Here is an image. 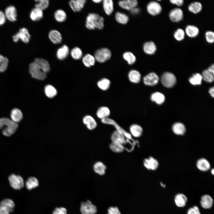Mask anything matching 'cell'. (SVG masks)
Segmentation results:
<instances>
[{"instance_id": "obj_59", "label": "cell", "mask_w": 214, "mask_h": 214, "mask_svg": "<svg viewBox=\"0 0 214 214\" xmlns=\"http://www.w3.org/2000/svg\"><path fill=\"white\" fill-rule=\"evenodd\" d=\"M214 87H213L210 88V89L209 90V93H210V95L213 97H214Z\"/></svg>"}, {"instance_id": "obj_16", "label": "cell", "mask_w": 214, "mask_h": 214, "mask_svg": "<svg viewBox=\"0 0 214 214\" xmlns=\"http://www.w3.org/2000/svg\"><path fill=\"white\" fill-rule=\"evenodd\" d=\"M101 122L102 123L104 124L114 125L116 128V130L120 131L122 133L124 134L126 137H127L129 139H131V135L125 131L113 119L108 117L101 119Z\"/></svg>"}, {"instance_id": "obj_10", "label": "cell", "mask_w": 214, "mask_h": 214, "mask_svg": "<svg viewBox=\"0 0 214 214\" xmlns=\"http://www.w3.org/2000/svg\"><path fill=\"white\" fill-rule=\"evenodd\" d=\"M159 81L158 75L155 73H150L144 76L143 78L144 84L147 86H153L157 84Z\"/></svg>"}, {"instance_id": "obj_57", "label": "cell", "mask_w": 214, "mask_h": 214, "mask_svg": "<svg viewBox=\"0 0 214 214\" xmlns=\"http://www.w3.org/2000/svg\"><path fill=\"white\" fill-rule=\"evenodd\" d=\"M143 163L144 166L147 169L150 170L148 158H145L143 160Z\"/></svg>"}, {"instance_id": "obj_39", "label": "cell", "mask_w": 214, "mask_h": 214, "mask_svg": "<svg viewBox=\"0 0 214 214\" xmlns=\"http://www.w3.org/2000/svg\"><path fill=\"white\" fill-rule=\"evenodd\" d=\"M202 9V4L199 2L196 1L191 3L188 6L189 10L194 14L199 12Z\"/></svg>"}, {"instance_id": "obj_51", "label": "cell", "mask_w": 214, "mask_h": 214, "mask_svg": "<svg viewBox=\"0 0 214 214\" xmlns=\"http://www.w3.org/2000/svg\"><path fill=\"white\" fill-rule=\"evenodd\" d=\"M205 38L209 43H213L214 41V33L212 31H207L205 34Z\"/></svg>"}, {"instance_id": "obj_48", "label": "cell", "mask_w": 214, "mask_h": 214, "mask_svg": "<svg viewBox=\"0 0 214 214\" xmlns=\"http://www.w3.org/2000/svg\"><path fill=\"white\" fill-rule=\"evenodd\" d=\"M8 64V59L0 55V73L5 71L7 69Z\"/></svg>"}, {"instance_id": "obj_14", "label": "cell", "mask_w": 214, "mask_h": 214, "mask_svg": "<svg viewBox=\"0 0 214 214\" xmlns=\"http://www.w3.org/2000/svg\"><path fill=\"white\" fill-rule=\"evenodd\" d=\"M4 14L6 18L11 21H15L17 20V12L15 7L10 6L6 9Z\"/></svg>"}, {"instance_id": "obj_49", "label": "cell", "mask_w": 214, "mask_h": 214, "mask_svg": "<svg viewBox=\"0 0 214 214\" xmlns=\"http://www.w3.org/2000/svg\"><path fill=\"white\" fill-rule=\"evenodd\" d=\"M174 36L176 40L178 41H181L184 39L185 33L182 29H178L174 32Z\"/></svg>"}, {"instance_id": "obj_44", "label": "cell", "mask_w": 214, "mask_h": 214, "mask_svg": "<svg viewBox=\"0 0 214 214\" xmlns=\"http://www.w3.org/2000/svg\"><path fill=\"white\" fill-rule=\"evenodd\" d=\"M72 57L75 60H79L82 57L83 53L81 49L78 47L73 48L70 51Z\"/></svg>"}, {"instance_id": "obj_52", "label": "cell", "mask_w": 214, "mask_h": 214, "mask_svg": "<svg viewBox=\"0 0 214 214\" xmlns=\"http://www.w3.org/2000/svg\"><path fill=\"white\" fill-rule=\"evenodd\" d=\"M67 210L64 207H56L53 211L52 214H67Z\"/></svg>"}, {"instance_id": "obj_8", "label": "cell", "mask_w": 214, "mask_h": 214, "mask_svg": "<svg viewBox=\"0 0 214 214\" xmlns=\"http://www.w3.org/2000/svg\"><path fill=\"white\" fill-rule=\"evenodd\" d=\"M30 35L28 29L24 27L20 29L18 32L12 37L13 40L15 42L21 40L23 42L28 43L30 38Z\"/></svg>"}, {"instance_id": "obj_20", "label": "cell", "mask_w": 214, "mask_h": 214, "mask_svg": "<svg viewBox=\"0 0 214 214\" xmlns=\"http://www.w3.org/2000/svg\"><path fill=\"white\" fill-rule=\"evenodd\" d=\"M213 202V199L210 195L205 194L201 197L200 204L201 206L203 208L205 209H208L212 207Z\"/></svg>"}, {"instance_id": "obj_35", "label": "cell", "mask_w": 214, "mask_h": 214, "mask_svg": "<svg viewBox=\"0 0 214 214\" xmlns=\"http://www.w3.org/2000/svg\"><path fill=\"white\" fill-rule=\"evenodd\" d=\"M111 81L108 78H103L99 80L97 82L98 87L101 90L106 91L110 88Z\"/></svg>"}, {"instance_id": "obj_1", "label": "cell", "mask_w": 214, "mask_h": 214, "mask_svg": "<svg viewBox=\"0 0 214 214\" xmlns=\"http://www.w3.org/2000/svg\"><path fill=\"white\" fill-rule=\"evenodd\" d=\"M50 70L48 62L43 58H37L29 65V72L32 76L37 80H43L46 77V73Z\"/></svg>"}, {"instance_id": "obj_38", "label": "cell", "mask_w": 214, "mask_h": 214, "mask_svg": "<svg viewBox=\"0 0 214 214\" xmlns=\"http://www.w3.org/2000/svg\"><path fill=\"white\" fill-rule=\"evenodd\" d=\"M103 8L106 14L110 15L114 10L113 2L111 0H104L103 2Z\"/></svg>"}, {"instance_id": "obj_17", "label": "cell", "mask_w": 214, "mask_h": 214, "mask_svg": "<svg viewBox=\"0 0 214 214\" xmlns=\"http://www.w3.org/2000/svg\"><path fill=\"white\" fill-rule=\"evenodd\" d=\"M86 1L85 0H72L69 3L73 11L79 12L84 8Z\"/></svg>"}, {"instance_id": "obj_15", "label": "cell", "mask_w": 214, "mask_h": 214, "mask_svg": "<svg viewBox=\"0 0 214 214\" xmlns=\"http://www.w3.org/2000/svg\"><path fill=\"white\" fill-rule=\"evenodd\" d=\"M214 65L213 64L207 69L204 70L202 75V79L208 82H212L214 81Z\"/></svg>"}, {"instance_id": "obj_61", "label": "cell", "mask_w": 214, "mask_h": 214, "mask_svg": "<svg viewBox=\"0 0 214 214\" xmlns=\"http://www.w3.org/2000/svg\"><path fill=\"white\" fill-rule=\"evenodd\" d=\"M160 185L162 186L164 188H165L166 186L164 184H163L162 182L160 183Z\"/></svg>"}, {"instance_id": "obj_42", "label": "cell", "mask_w": 214, "mask_h": 214, "mask_svg": "<svg viewBox=\"0 0 214 214\" xmlns=\"http://www.w3.org/2000/svg\"><path fill=\"white\" fill-rule=\"evenodd\" d=\"M109 148L113 152L116 153L122 152L125 150L123 145L111 142L109 144Z\"/></svg>"}, {"instance_id": "obj_13", "label": "cell", "mask_w": 214, "mask_h": 214, "mask_svg": "<svg viewBox=\"0 0 214 214\" xmlns=\"http://www.w3.org/2000/svg\"><path fill=\"white\" fill-rule=\"evenodd\" d=\"M169 17L172 21L178 22L182 20L183 18V11L179 8H175L172 9L169 13Z\"/></svg>"}, {"instance_id": "obj_32", "label": "cell", "mask_w": 214, "mask_h": 214, "mask_svg": "<svg viewBox=\"0 0 214 214\" xmlns=\"http://www.w3.org/2000/svg\"><path fill=\"white\" fill-rule=\"evenodd\" d=\"M172 130L173 132L177 135H183L186 130L184 125L180 122H176L172 126Z\"/></svg>"}, {"instance_id": "obj_30", "label": "cell", "mask_w": 214, "mask_h": 214, "mask_svg": "<svg viewBox=\"0 0 214 214\" xmlns=\"http://www.w3.org/2000/svg\"><path fill=\"white\" fill-rule=\"evenodd\" d=\"M143 48L144 52L149 55L154 54L156 50V46L152 41L145 43L143 45Z\"/></svg>"}, {"instance_id": "obj_28", "label": "cell", "mask_w": 214, "mask_h": 214, "mask_svg": "<svg viewBox=\"0 0 214 214\" xmlns=\"http://www.w3.org/2000/svg\"><path fill=\"white\" fill-rule=\"evenodd\" d=\"M188 199L187 197L182 193H178L174 197V202L176 205L179 207H183L186 204Z\"/></svg>"}, {"instance_id": "obj_22", "label": "cell", "mask_w": 214, "mask_h": 214, "mask_svg": "<svg viewBox=\"0 0 214 214\" xmlns=\"http://www.w3.org/2000/svg\"><path fill=\"white\" fill-rule=\"evenodd\" d=\"M130 135L135 138H139L142 135L143 129L139 125L136 124H132L130 127Z\"/></svg>"}, {"instance_id": "obj_58", "label": "cell", "mask_w": 214, "mask_h": 214, "mask_svg": "<svg viewBox=\"0 0 214 214\" xmlns=\"http://www.w3.org/2000/svg\"><path fill=\"white\" fill-rule=\"evenodd\" d=\"M139 9L135 7L130 10L131 13L133 14H136L139 12Z\"/></svg>"}, {"instance_id": "obj_56", "label": "cell", "mask_w": 214, "mask_h": 214, "mask_svg": "<svg viewBox=\"0 0 214 214\" xmlns=\"http://www.w3.org/2000/svg\"><path fill=\"white\" fill-rule=\"evenodd\" d=\"M170 1L172 4H176L178 6H182L184 1L182 0H170Z\"/></svg>"}, {"instance_id": "obj_12", "label": "cell", "mask_w": 214, "mask_h": 214, "mask_svg": "<svg viewBox=\"0 0 214 214\" xmlns=\"http://www.w3.org/2000/svg\"><path fill=\"white\" fill-rule=\"evenodd\" d=\"M126 138L122 133L117 130L114 131L111 136V142L122 145L126 142Z\"/></svg>"}, {"instance_id": "obj_25", "label": "cell", "mask_w": 214, "mask_h": 214, "mask_svg": "<svg viewBox=\"0 0 214 214\" xmlns=\"http://www.w3.org/2000/svg\"><path fill=\"white\" fill-rule=\"evenodd\" d=\"M110 114V109L107 107L105 106L100 107L98 108L96 112L97 117L101 119L108 118Z\"/></svg>"}, {"instance_id": "obj_9", "label": "cell", "mask_w": 214, "mask_h": 214, "mask_svg": "<svg viewBox=\"0 0 214 214\" xmlns=\"http://www.w3.org/2000/svg\"><path fill=\"white\" fill-rule=\"evenodd\" d=\"M161 81L164 86L166 87L170 88L173 86L175 84L176 78L172 73L166 72L162 75Z\"/></svg>"}, {"instance_id": "obj_33", "label": "cell", "mask_w": 214, "mask_h": 214, "mask_svg": "<svg viewBox=\"0 0 214 214\" xmlns=\"http://www.w3.org/2000/svg\"><path fill=\"white\" fill-rule=\"evenodd\" d=\"M187 35L190 37H194L198 35L199 30L196 26L192 25L187 26L185 29Z\"/></svg>"}, {"instance_id": "obj_19", "label": "cell", "mask_w": 214, "mask_h": 214, "mask_svg": "<svg viewBox=\"0 0 214 214\" xmlns=\"http://www.w3.org/2000/svg\"><path fill=\"white\" fill-rule=\"evenodd\" d=\"M48 37L51 41L54 44L60 43L62 40L61 33L56 30H52L50 31Z\"/></svg>"}, {"instance_id": "obj_37", "label": "cell", "mask_w": 214, "mask_h": 214, "mask_svg": "<svg viewBox=\"0 0 214 214\" xmlns=\"http://www.w3.org/2000/svg\"><path fill=\"white\" fill-rule=\"evenodd\" d=\"M39 184L38 180L33 177H30L28 178L26 182V187L29 190L36 188L38 186Z\"/></svg>"}, {"instance_id": "obj_5", "label": "cell", "mask_w": 214, "mask_h": 214, "mask_svg": "<svg viewBox=\"0 0 214 214\" xmlns=\"http://www.w3.org/2000/svg\"><path fill=\"white\" fill-rule=\"evenodd\" d=\"M15 204L11 199H6L0 202V214H10L12 212Z\"/></svg>"}, {"instance_id": "obj_18", "label": "cell", "mask_w": 214, "mask_h": 214, "mask_svg": "<svg viewBox=\"0 0 214 214\" xmlns=\"http://www.w3.org/2000/svg\"><path fill=\"white\" fill-rule=\"evenodd\" d=\"M138 4L136 0H125L120 1L119 2V6L122 8L130 10L136 7Z\"/></svg>"}, {"instance_id": "obj_45", "label": "cell", "mask_w": 214, "mask_h": 214, "mask_svg": "<svg viewBox=\"0 0 214 214\" xmlns=\"http://www.w3.org/2000/svg\"><path fill=\"white\" fill-rule=\"evenodd\" d=\"M123 56L124 59L127 61L128 64L130 65L133 64L136 61L135 56L131 52H127L125 53Z\"/></svg>"}, {"instance_id": "obj_31", "label": "cell", "mask_w": 214, "mask_h": 214, "mask_svg": "<svg viewBox=\"0 0 214 214\" xmlns=\"http://www.w3.org/2000/svg\"><path fill=\"white\" fill-rule=\"evenodd\" d=\"M196 165L198 168L202 171H206L210 168V165L209 162L206 159L203 158L198 160Z\"/></svg>"}, {"instance_id": "obj_7", "label": "cell", "mask_w": 214, "mask_h": 214, "mask_svg": "<svg viewBox=\"0 0 214 214\" xmlns=\"http://www.w3.org/2000/svg\"><path fill=\"white\" fill-rule=\"evenodd\" d=\"M8 180L11 186L15 190H20L24 187V180L19 175L12 174L9 177Z\"/></svg>"}, {"instance_id": "obj_2", "label": "cell", "mask_w": 214, "mask_h": 214, "mask_svg": "<svg viewBox=\"0 0 214 214\" xmlns=\"http://www.w3.org/2000/svg\"><path fill=\"white\" fill-rule=\"evenodd\" d=\"M104 19L96 13H90L86 17V26L89 30L101 29L104 27Z\"/></svg>"}, {"instance_id": "obj_11", "label": "cell", "mask_w": 214, "mask_h": 214, "mask_svg": "<svg viewBox=\"0 0 214 214\" xmlns=\"http://www.w3.org/2000/svg\"><path fill=\"white\" fill-rule=\"evenodd\" d=\"M162 10V7L160 4L155 1L150 2L147 6L148 12L153 16L159 14L161 12Z\"/></svg>"}, {"instance_id": "obj_43", "label": "cell", "mask_w": 214, "mask_h": 214, "mask_svg": "<svg viewBox=\"0 0 214 214\" xmlns=\"http://www.w3.org/2000/svg\"><path fill=\"white\" fill-rule=\"evenodd\" d=\"M115 18L118 22L122 24L127 23L129 20V18L127 15L124 13L119 12H117L116 14Z\"/></svg>"}, {"instance_id": "obj_29", "label": "cell", "mask_w": 214, "mask_h": 214, "mask_svg": "<svg viewBox=\"0 0 214 214\" xmlns=\"http://www.w3.org/2000/svg\"><path fill=\"white\" fill-rule=\"evenodd\" d=\"M10 117L13 121L17 123L22 120L23 117V114L19 109L14 108L11 111Z\"/></svg>"}, {"instance_id": "obj_4", "label": "cell", "mask_w": 214, "mask_h": 214, "mask_svg": "<svg viewBox=\"0 0 214 214\" xmlns=\"http://www.w3.org/2000/svg\"><path fill=\"white\" fill-rule=\"evenodd\" d=\"M111 56V51L109 49L103 48L97 50L95 53L94 57L96 61L103 63L109 59Z\"/></svg>"}, {"instance_id": "obj_27", "label": "cell", "mask_w": 214, "mask_h": 214, "mask_svg": "<svg viewBox=\"0 0 214 214\" xmlns=\"http://www.w3.org/2000/svg\"><path fill=\"white\" fill-rule=\"evenodd\" d=\"M106 166L102 162L97 161L94 165L93 169L94 171L100 175H103L105 174Z\"/></svg>"}, {"instance_id": "obj_26", "label": "cell", "mask_w": 214, "mask_h": 214, "mask_svg": "<svg viewBox=\"0 0 214 214\" xmlns=\"http://www.w3.org/2000/svg\"><path fill=\"white\" fill-rule=\"evenodd\" d=\"M43 10L37 8L35 7L31 11L30 17L33 21H38L43 18Z\"/></svg>"}, {"instance_id": "obj_47", "label": "cell", "mask_w": 214, "mask_h": 214, "mask_svg": "<svg viewBox=\"0 0 214 214\" xmlns=\"http://www.w3.org/2000/svg\"><path fill=\"white\" fill-rule=\"evenodd\" d=\"M37 3L35 4V7L39 8L42 10L47 8L49 6V1L48 0H35Z\"/></svg>"}, {"instance_id": "obj_36", "label": "cell", "mask_w": 214, "mask_h": 214, "mask_svg": "<svg viewBox=\"0 0 214 214\" xmlns=\"http://www.w3.org/2000/svg\"><path fill=\"white\" fill-rule=\"evenodd\" d=\"M151 100L158 104H161L164 101L165 97L162 94L159 92L153 93L150 97Z\"/></svg>"}, {"instance_id": "obj_34", "label": "cell", "mask_w": 214, "mask_h": 214, "mask_svg": "<svg viewBox=\"0 0 214 214\" xmlns=\"http://www.w3.org/2000/svg\"><path fill=\"white\" fill-rule=\"evenodd\" d=\"M82 61L84 65L87 67L94 65L96 61L94 57L89 54H87L84 56Z\"/></svg>"}, {"instance_id": "obj_60", "label": "cell", "mask_w": 214, "mask_h": 214, "mask_svg": "<svg viewBox=\"0 0 214 214\" xmlns=\"http://www.w3.org/2000/svg\"><path fill=\"white\" fill-rule=\"evenodd\" d=\"M94 2L95 3H98L102 1L101 0H94L92 1Z\"/></svg>"}, {"instance_id": "obj_62", "label": "cell", "mask_w": 214, "mask_h": 214, "mask_svg": "<svg viewBox=\"0 0 214 214\" xmlns=\"http://www.w3.org/2000/svg\"><path fill=\"white\" fill-rule=\"evenodd\" d=\"M211 173L212 174H214V169H213L211 170Z\"/></svg>"}, {"instance_id": "obj_53", "label": "cell", "mask_w": 214, "mask_h": 214, "mask_svg": "<svg viewBox=\"0 0 214 214\" xmlns=\"http://www.w3.org/2000/svg\"><path fill=\"white\" fill-rule=\"evenodd\" d=\"M107 214H121L117 207H111L108 209Z\"/></svg>"}, {"instance_id": "obj_3", "label": "cell", "mask_w": 214, "mask_h": 214, "mask_svg": "<svg viewBox=\"0 0 214 214\" xmlns=\"http://www.w3.org/2000/svg\"><path fill=\"white\" fill-rule=\"evenodd\" d=\"M18 127V125L7 118H0V129H2L3 135L10 136L13 134Z\"/></svg>"}, {"instance_id": "obj_40", "label": "cell", "mask_w": 214, "mask_h": 214, "mask_svg": "<svg viewBox=\"0 0 214 214\" xmlns=\"http://www.w3.org/2000/svg\"><path fill=\"white\" fill-rule=\"evenodd\" d=\"M54 17L57 21L62 22L66 19L67 15L64 11L61 9H59L55 12Z\"/></svg>"}, {"instance_id": "obj_50", "label": "cell", "mask_w": 214, "mask_h": 214, "mask_svg": "<svg viewBox=\"0 0 214 214\" xmlns=\"http://www.w3.org/2000/svg\"><path fill=\"white\" fill-rule=\"evenodd\" d=\"M148 159L150 170H155L156 169L158 166V161L152 157H149Z\"/></svg>"}, {"instance_id": "obj_23", "label": "cell", "mask_w": 214, "mask_h": 214, "mask_svg": "<svg viewBox=\"0 0 214 214\" xmlns=\"http://www.w3.org/2000/svg\"><path fill=\"white\" fill-rule=\"evenodd\" d=\"M83 123L86 125L87 129L90 130L95 129L97 125L95 119L90 115L85 116L83 119Z\"/></svg>"}, {"instance_id": "obj_21", "label": "cell", "mask_w": 214, "mask_h": 214, "mask_svg": "<svg viewBox=\"0 0 214 214\" xmlns=\"http://www.w3.org/2000/svg\"><path fill=\"white\" fill-rule=\"evenodd\" d=\"M128 77L130 82L133 83L138 84L141 81V75L138 70H132L129 72Z\"/></svg>"}, {"instance_id": "obj_46", "label": "cell", "mask_w": 214, "mask_h": 214, "mask_svg": "<svg viewBox=\"0 0 214 214\" xmlns=\"http://www.w3.org/2000/svg\"><path fill=\"white\" fill-rule=\"evenodd\" d=\"M202 79V75L198 73L195 74L189 79L190 82L192 85H199Z\"/></svg>"}, {"instance_id": "obj_55", "label": "cell", "mask_w": 214, "mask_h": 214, "mask_svg": "<svg viewBox=\"0 0 214 214\" xmlns=\"http://www.w3.org/2000/svg\"><path fill=\"white\" fill-rule=\"evenodd\" d=\"M6 18L4 13L0 10V26L3 25L5 23Z\"/></svg>"}, {"instance_id": "obj_41", "label": "cell", "mask_w": 214, "mask_h": 214, "mask_svg": "<svg viewBox=\"0 0 214 214\" xmlns=\"http://www.w3.org/2000/svg\"><path fill=\"white\" fill-rule=\"evenodd\" d=\"M44 90L46 96L49 98H53L57 94V91L56 89L51 85H46L45 87Z\"/></svg>"}, {"instance_id": "obj_24", "label": "cell", "mask_w": 214, "mask_h": 214, "mask_svg": "<svg viewBox=\"0 0 214 214\" xmlns=\"http://www.w3.org/2000/svg\"><path fill=\"white\" fill-rule=\"evenodd\" d=\"M69 50L68 47L66 45H63L57 50L56 55L59 60H63L65 59L68 56Z\"/></svg>"}, {"instance_id": "obj_6", "label": "cell", "mask_w": 214, "mask_h": 214, "mask_svg": "<svg viewBox=\"0 0 214 214\" xmlns=\"http://www.w3.org/2000/svg\"><path fill=\"white\" fill-rule=\"evenodd\" d=\"M80 211L82 214H96L97 208L89 200L81 203Z\"/></svg>"}, {"instance_id": "obj_54", "label": "cell", "mask_w": 214, "mask_h": 214, "mask_svg": "<svg viewBox=\"0 0 214 214\" xmlns=\"http://www.w3.org/2000/svg\"><path fill=\"white\" fill-rule=\"evenodd\" d=\"M187 214H201L198 207L194 206L189 208L187 212Z\"/></svg>"}]
</instances>
